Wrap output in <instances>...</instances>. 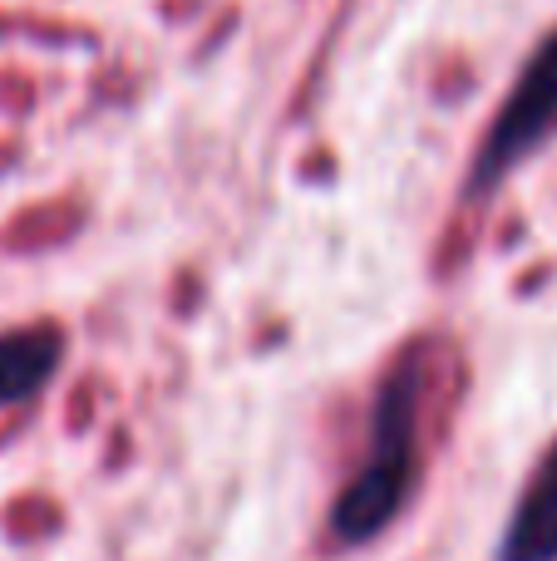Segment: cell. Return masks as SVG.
I'll list each match as a JSON object with an SVG mask.
<instances>
[{
    "label": "cell",
    "mask_w": 557,
    "mask_h": 561,
    "mask_svg": "<svg viewBox=\"0 0 557 561\" xmlns=\"http://www.w3.org/2000/svg\"><path fill=\"white\" fill-rule=\"evenodd\" d=\"M440 389L434 350L410 345L390 359L365 419V454L331 507V533L365 547L395 527L424 478V409Z\"/></svg>",
    "instance_id": "obj_1"
},
{
    "label": "cell",
    "mask_w": 557,
    "mask_h": 561,
    "mask_svg": "<svg viewBox=\"0 0 557 561\" xmlns=\"http://www.w3.org/2000/svg\"><path fill=\"white\" fill-rule=\"evenodd\" d=\"M553 134H557V35L528 59L523 79L513 84L499 118H493L489 134H484L479 153H474V168H469V197H489L493 187L519 163H528Z\"/></svg>",
    "instance_id": "obj_2"
},
{
    "label": "cell",
    "mask_w": 557,
    "mask_h": 561,
    "mask_svg": "<svg viewBox=\"0 0 557 561\" xmlns=\"http://www.w3.org/2000/svg\"><path fill=\"white\" fill-rule=\"evenodd\" d=\"M493 561H557V438L533 463Z\"/></svg>",
    "instance_id": "obj_3"
},
{
    "label": "cell",
    "mask_w": 557,
    "mask_h": 561,
    "mask_svg": "<svg viewBox=\"0 0 557 561\" xmlns=\"http://www.w3.org/2000/svg\"><path fill=\"white\" fill-rule=\"evenodd\" d=\"M65 359V335L59 325H20L0 335V409L30 404L39 389L55 379Z\"/></svg>",
    "instance_id": "obj_4"
}]
</instances>
